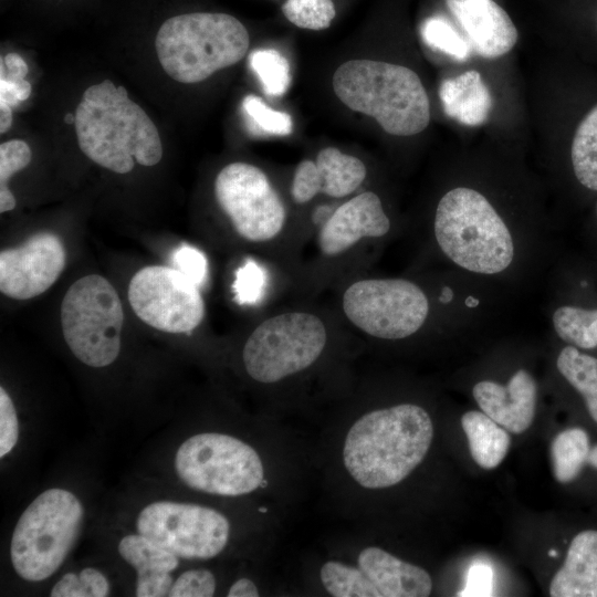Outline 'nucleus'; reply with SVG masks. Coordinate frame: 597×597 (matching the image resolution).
<instances>
[{
  "mask_svg": "<svg viewBox=\"0 0 597 597\" xmlns=\"http://www.w3.org/2000/svg\"><path fill=\"white\" fill-rule=\"evenodd\" d=\"M30 146L22 139H11L0 145V212L15 208L17 201L8 188L9 179L31 161Z\"/></svg>",
  "mask_w": 597,
  "mask_h": 597,
  "instance_id": "obj_30",
  "label": "nucleus"
},
{
  "mask_svg": "<svg viewBox=\"0 0 597 597\" xmlns=\"http://www.w3.org/2000/svg\"><path fill=\"white\" fill-rule=\"evenodd\" d=\"M60 315L64 341L80 362L101 368L118 357L124 311L107 279L88 274L76 280L63 297Z\"/></svg>",
  "mask_w": 597,
  "mask_h": 597,
  "instance_id": "obj_9",
  "label": "nucleus"
},
{
  "mask_svg": "<svg viewBox=\"0 0 597 597\" xmlns=\"http://www.w3.org/2000/svg\"><path fill=\"white\" fill-rule=\"evenodd\" d=\"M137 532L179 558L206 561L229 544L231 524L220 511L196 503L156 501L142 509Z\"/></svg>",
  "mask_w": 597,
  "mask_h": 597,
  "instance_id": "obj_13",
  "label": "nucleus"
},
{
  "mask_svg": "<svg viewBox=\"0 0 597 597\" xmlns=\"http://www.w3.org/2000/svg\"><path fill=\"white\" fill-rule=\"evenodd\" d=\"M66 264V251L60 237L43 231L22 244L0 252V291L14 300L33 298L59 279Z\"/></svg>",
  "mask_w": 597,
  "mask_h": 597,
  "instance_id": "obj_15",
  "label": "nucleus"
},
{
  "mask_svg": "<svg viewBox=\"0 0 597 597\" xmlns=\"http://www.w3.org/2000/svg\"><path fill=\"white\" fill-rule=\"evenodd\" d=\"M439 96L444 113L464 125L482 124L492 108L490 91L475 70L444 78Z\"/></svg>",
  "mask_w": 597,
  "mask_h": 597,
  "instance_id": "obj_22",
  "label": "nucleus"
},
{
  "mask_svg": "<svg viewBox=\"0 0 597 597\" xmlns=\"http://www.w3.org/2000/svg\"><path fill=\"white\" fill-rule=\"evenodd\" d=\"M281 9L291 23L314 31L327 29L336 14L332 0H286Z\"/></svg>",
  "mask_w": 597,
  "mask_h": 597,
  "instance_id": "obj_33",
  "label": "nucleus"
},
{
  "mask_svg": "<svg viewBox=\"0 0 597 597\" xmlns=\"http://www.w3.org/2000/svg\"><path fill=\"white\" fill-rule=\"evenodd\" d=\"M367 176L365 164L335 147L318 151L316 159L302 160L293 175L291 196L295 203L304 205L318 193L331 198H345L356 191Z\"/></svg>",
  "mask_w": 597,
  "mask_h": 597,
  "instance_id": "obj_17",
  "label": "nucleus"
},
{
  "mask_svg": "<svg viewBox=\"0 0 597 597\" xmlns=\"http://www.w3.org/2000/svg\"><path fill=\"white\" fill-rule=\"evenodd\" d=\"M420 33L427 45L458 61H465L470 55L471 44L442 17L426 19Z\"/></svg>",
  "mask_w": 597,
  "mask_h": 597,
  "instance_id": "obj_32",
  "label": "nucleus"
},
{
  "mask_svg": "<svg viewBox=\"0 0 597 597\" xmlns=\"http://www.w3.org/2000/svg\"><path fill=\"white\" fill-rule=\"evenodd\" d=\"M260 595L256 584L247 577L233 582L227 591L228 597H258Z\"/></svg>",
  "mask_w": 597,
  "mask_h": 597,
  "instance_id": "obj_40",
  "label": "nucleus"
},
{
  "mask_svg": "<svg viewBox=\"0 0 597 597\" xmlns=\"http://www.w3.org/2000/svg\"><path fill=\"white\" fill-rule=\"evenodd\" d=\"M390 228L379 196L373 191L360 192L322 221L315 237L317 254L324 260L339 259L369 240L387 235Z\"/></svg>",
  "mask_w": 597,
  "mask_h": 597,
  "instance_id": "obj_16",
  "label": "nucleus"
},
{
  "mask_svg": "<svg viewBox=\"0 0 597 597\" xmlns=\"http://www.w3.org/2000/svg\"><path fill=\"white\" fill-rule=\"evenodd\" d=\"M118 553L137 573V597L169 595L174 583L171 573L179 565L177 555L138 532L122 537Z\"/></svg>",
  "mask_w": 597,
  "mask_h": 597,
  "instance_id": "obj_20",
  "label": "nucleus"
},
{
  "mask_svg": "<svg viewBox=\"0 0 597 597\" xmlns=\"http://www.w3.org/2000/svg\"><path fill=\"white\" fill-rule=\"evenodd\" d=\"M174 465L184 484L211 495H248L268 483L258 450L222 432H200L187 438L175 453Z\"/></svg>",
  "mask_w": 597,
  "mask_h": 597,
  "instance_id": "obj_8",
  "label": "nucleus"
},
{
  "mask_svg": "<svg viewBox=\"0 0 597 597\" xmlns=\"http://www.w3.org/2000/svg\"><path fill=\"white\" fill-rule=\"evenodd\" d=\"M433 234L441 252L469 272L498 274L514 259L510 228L486 197L469 187L453 188L441 197Z\"/></svg>",
  "mask_w": 597,
  "mask_h": 597,
  "instance_id": "obj_4",
  "label": "nucleus"
},
{
  "mask_svg": "<svg viewBox=\"0 0 597 597\" xmlns=\"http://www.w3.org/2000/svg\"><path fill=\"white\" fill-rule=\"evenodd\" d=\"M19 439V420L14 404L4 387H0V458L12 451Z\"/></svg>",
  "mask_w": 597,
  "mask_h": 597,
  "instance_id": "obj_38",
  "label": "nucleus"
},
{
  "mask_svg": "<svg viewBox=\"0 0 597 597\" xmlns=\"http://www.w3.org/2000/svg\"><path fill=\"white\" fill-rule=\"evenodd\" d=\"M245 124L252 135L286 136L292 133L293 122L287 113L269 107L262 98L249 94L242 101Z\"/></svg>",
  "mask_w": 597,
  "mask_h": 597,
  "instance_id": "obj_29",
  "label": "nucleus"
},
{
  "mask_svg": "<svg viewBox=\"0 0 597 597\" xmlns=\"http://www.w3.org/2000/svg\"><path fill=\"white\" fill-rule=\"evenodd\" d=\"M217 588L216 577L206 568H191L181 573L172 583L170 597H210Z\"/></svg>",
  "mask_w": 597,
  "mask_h": 597,
  "instance_id": "obj_35",
  "label": "nucleus"
},
{
  "mask_svg": "<svg viewBox=\"0 0 597 597\" xmlns=\"http://www.w3.org/2000/svg\"><path fill=\"white\" fill-rule=\"evenodd\" d=\"M570 159L580 185L597 191V104L584 116L573 137Z\"/></svg>",
  "mask_w": 597,
  "mask_h": 597,
  "instance_id": "obj_25",
  "label": "nucleus"
},
{
  "mask_svg": "<svg viewBox=\"0 0 597 597\" xmlns=\"http://www.w3.org/2000/svg\"><path fill=\"white\" fill-rule=\"evenodd\" d=\"M328 342L322 316L306 310L283 311L252 329L242 347V365L255 383L274 386L315 367Z\"/></svg>",
  "mask_w": 597,
  "mask_h": 597,
  "instance_id": "obj_7",
  "label": "nucleus"
},
{
  "mask_svg": "<svg viewBox=\"0 0 597 597\" xmlns=\"http://www.w3.org/2000/svg\"><path fill=\"white\" fill-rule=\"evenodd\" d=\"M350 561L331 558L318 570L325 591L334 597H427L429 573L378 546H366Z\"/></svg>",
  "mask_w": 597,
  "mask_h": 597,
  "instance_id": "obj_12",
  "label": "nucleus"
},
{
  "mask_svg": "<svg viewBox=\"0 0 597 597\" xmlns=\"http://www.w3.org/2000/svg\"><path fill=\"white\" fill-rule=\"evenodd\" d=\"M472 394L481 410L512 433L524 432L534 419L537 385L525 369L515 371L505 385L479 381Z\"/></svg>",
  "mask_w": 597,
  "mask_h": 597,
  "instance_id": "obj_19",
  "label": "nucleus"
},
{
  "mask_svg": "<svg viewBox=\"0 0 597 597\" xmlns=\"http://www.w3.org/2000/svg\"><path fill=\"white\" fill-rule=\"evenodd\" d=\"M587 461L590 465L597 469V444L589 449Z\"/></svg>",
  "mask_w": 597,
  "mask_h": 597,
  "instance_id": "obj_42",
  "label": "nucleus"
},
{
  "mask_svg": "<svg viewBox=\"0 0 597 597\" xmlns=\"http://www.w3.org/2000/svg\"><path fill=\"white\" fill-rule=\"evenodd\" d=\"M333 90L348 108L373 117L390 135L412 136L429 125L428 94L406 66L352 60L335 71Z\"/></svg>",
  "mask_w": 597,
  "mask_h": 597,
  "instance_id": "obj_3",
  "label": "nucleus"
},
{
  "mask_svg": "<svg viewBox=\"0 0 597 597\" xmlns=\"http://www.w3.org/2000/svg\"><path fill=\"white\" fill-rule=\"evenodd\" d=\"M432 439L431 417L419 405L371 409L346 431L343 468L359 488L387 489L404 481L423 461Z\"/></svg>",
  "mask_w": 597,
  "mask_h": 597,
  "instance_id": "obj_1",
  "label": "nucleus"
},
{
  "mask_svg": "<svg viewBox=\"0 0 597 597\" xmlns=\"http://www.w3.org/2000/svg\"><path fill=\"white\" fill-rule=\"evenodd\" d=\"M172 268L201 287L208 277V261L206 255L197 248L182 244L171 254Z\"/></svg>",
  "mask_w": 597,
  "mask_h": 597,
  "instance_id": "obj_36",
  "label": "nucleus"
},
{
  "mask_svg": "<svg viewBox=\"0 0 597 597\" xmlns=\"http://www.w3.org/2000/svg\"><path fill=\"white\" fill-rule=\"evenodd\" d=\"M28 64L18 53H8L0 62V100L12 108L31 95V84L25 80Z\"/></svg>",
  "mask_w": 597,
  "mask_h": 597,
  "instance_id": "obj_34",
  "label": "nucleus"
},
{
  "mask_svg": "<svg viewBox=\"0 0 597 597\" xmlns=\"http://www.w3.org/2000/svg\"><path fill=\"white\" fill-rule=\"evenodd\" d=\"M341 310L356 329L381 341H400L417 334L430 314L423 289L404 277H362L341 295Z\"/></svg>",
  "mask_w": 597,
  "mask_h": 597,
  "instance_id": "obj_10",
  "label": "nucleus"
},
{
  "mask_svg": "<svg viewBox=\"0 0 597 597\" xmlns=\"http://www.w3.org/2000/svg\"><path fill=\"white\" fill-rule=\"evenodd\" d=\"M84 522V507L69 490L40 493L20 515L11 536L10 559L17 575L38 583L51 577L73 549Z\"/></svg>",
  "mask_w": 597,
  "mask_h": 597,
  "instance_id": "obj_6",
  "label": "nucleus"
},
{
  "mask_svg": "<svg viewBox=\"0 0 597 597\" xmlns=\"http://www.w3.org/2000/svg\"><path fill=\"white\" fill-rule=\"evenodd\" d=\"M461 426L476 464L486 470L496 468L511 444L507 430L483 411L476 410L465 412L461 417Z\"/></svg>",
  "mask_w": 597,
  "mask_h": 597,
  "instance_id": "obj_23",
  "label": "nucleus"
},
{
  "mask_svg": "<svg viewBox=\"0 0 597 597\" xmlns=\"http://www.w3.org/2000/svg\"><path fill=\"white\" fill-rule=\"evenodd\" d=\"M12 107L0 100V133H7L12 126Z\"/></svg>",
  "mask_w": 597,
  "mask_h": 597,
  "instance_id": "obj_41",
  "label": "nucleus"
},
{
  "mask_svg": "<svg viewBox=\"0 0 597 597\" xmlns=\"http://www.w3.org/2000/svg\"><path fill=\"white\" fill-rule=\"evenodd\" d=\"M557 336L582 349L597 347V308L562 305L552 315Z\"/></svg>",
  "mask_w": 597,
  "mask_h": 597,
  "instance_id": "obj_26",
  "label": "nucleus"
},
{
  "mask_svg": "<svg viewBox=\"0 0 597 597\" xmlns=\"http://www.w3.org/2000/svg\"><path fill=\"white\" fill-rule=\"evenodd\" d=\"M589 439L585 430L569 428L553 440L551 454L555 479L561 483L573 481L587 461Z\"/></svg>",
  "mask_w": 597,
  "mask_h": 597,
  "instance_id": "obj_27",
  "label": "nucleus"
},
{
  "mask_svg": "<svg viewBox=\"0 0 597 597\" xmlns=\"http://www.w3.org/2000/svg\"><path fill=\"white\" fill-rule=\"evenodd\" d=\"M548 555L552 556V557H554V556L557 555V552L554 551V549H551V551L548 552Z\"/></svg>",
  "mask_w": 597,
  "mask_h": 597,
  "instance_id": "obj_43",
  "label": "nucleus"
},
{
  "mask_svg": "<svg viewBox=\"0 0 597 597\" xmlns=\"http://www.w3.org/2000/svg\"><path fill=\"white\" fill-rule=\"evenodd\" d=\"M129 304L145 324L161 332L182 334L198 327L206 313L200 287L175 268L148 265L129 281Z\"/></svg>",
  "mask_w": 597,
  "mask_h": 597,
  "instance_id": "obj_14",
  "label": "nucleus"
},
{
  "mask_svg": "<svg viewBox=\"0 0 597 597\" xmlns=\"http://www.w3.org/2000/svg\"><path fill=\"white\" fill-rule=\"evenodd\" d=\"M493 589V568L485 563L475 562L468 568L464 588L458 596H492Z\"/></svg>",
  "mask_w": 597,
  "mask_h": 597,
  "instance_id": "obj_39",
  "label": "nucleus"
},
{
  "mask_svg": "<svg viewBox=\"0 0 597 597\" xmlns=\"http://www.w3.org/2000/svg\"><path fill=\"white\" fill-rule=\"evenodd\" d=\"M250 65L266 95L281 96L286 93L291 84V70L281 52L274 49L255 50L250 54Z\"/></svg>",
  "mask_w": 597,
  "mask_h": 597,
  "instance_id": "obj_28",
  "label": "nucleus"
},
{
  "mask_svg": "<svg viewBox=\"0 0 597 597\" xmlns=\"http://www.w3.org/2000/svg\"><path fill=\"white\" fill-rule=\"evenodd\" d=\"M250 44L245 27L220 12H192L163 22L155 50L164 71L184 84L202 82L238 63Z\"/></svg>",
  "mask_w": 597,
  "mask_h": 597,
  "instance_id": "obj_5",
  "label": "nucleus"
},
{
  "mask_svg": "<svg viewBox=\"0 0 597 597\" xmlns=\"http://www.w3.org/2000/svg\"><path fill=\"white\" fill-rule=\"evenodd\" d=\"M552 597H597V531L578 533L549 585Z\"/></svg>",
  "mask_w": 597,
  "mask_h": 597,
  "instance_id": "obj_21",
  "label": "nucleus"
},
{
  "mask_svg": "<svg viewBox=\"0 0 597 597\" xmlns=\"http://www.w3.org/2000/svg\"><path fill=\"white\" fill-rule=\"evenodd\" d=\"M214 197L235 234L254 245H274L285 235L287 210L266 174L235 161L214 180Z\"/></svg>",
  "mask_w": 597,
  "mask_h": 597,
  "instance_id": "obj_11",
  "label": "nucleus"
},
{
  "mask_svg": "<svg viewBox=\"0 0 597 597\" xmlns=\"http://www.w3.org/2000/svg\"><path fill=\"white\" fill-rule=\"evenodd\" d=\"M264 284L262 269L253 261H248L235 271L233 283L234 298L239 304H252L261 295Z\"/></svg>",
  "mask_w": 597,
  "mask_h": 597,
  "instance_id": "obj_37",
  "label": "nucleus"
},
{
  "mask_svg": "<svg viewBox=\"0 0 597 597\" xmlns=\"http://www.w3.org/2000/svg\"><path fill=\"white\" fill-rule=\"evenodd\" d=\"M74 117L80 149L103 168L127 174L134 159L150 167L163 157L160 136L150 117L124 86L109 80L84 91Z\"/></svg>",
  "mask_w": 597,
  "mask_h": 597,
  "instance_id": "obj_2",
  "label": "nucleus"
},
{
  "mask_svg": "<svg viewBox=\"0 0 597 597\" xmlns=\"http://www.w3.org/2000/svg\"><path fill=\"white\" fill-rule=\"evenodd\" d=\"M556 366L583 396L590 417L597 422V358L567 345L558 354Z\"/></svg>",
  "mask_w": 597,
  "mask_h": 597,
  "instance_id": "obj_24",
  "label": "nucleus"
},
{
  "mask_svg": "<svg viewBox=\"0 0 597 597\" xmlns=\"http://www.w3.org/2000/svg\"><path fill=\"white\" fill-rule=\"evenodd\" d=\"M111 593L107 577L96 568L63 575L50 591L51 597H106Z\"/></svg>",
  "mask_w": 597,
  "mask_h": 597,
  "instance_id": "obj_31",
  "label": "nucleus"
},
{
  "mask_svg": "<svg viewBox=\"0 0 597 597\" xmlns=\"http://www.w3.org/2000/svg\"><path fill=\"white\" fill-rule=\"evenodd\" d=\"M446 3L480 56L496 59L516 44L517 29L494 0H446Z\"/></svg>",
  "mask_w": 597,
  "mask_h": 597,
  "instance_id": "obj_18",
  "label": "nucleus"
}]
</instances>
